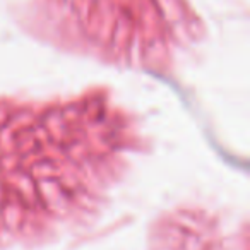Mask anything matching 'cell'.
<instances>
[{
	"label": "cell",
	"instance_id": "obj_1",
	"mask_svg": "<svg viewBox=\"0 0 250 250\" xmlns=\"http://www.w3.org/2000/svg\"><path fill=\"white\" fill-rule=\"evenodd\" d=\"M147 151L141 117L106 87L0 96V250L93 228Z\"/></svg>",
	"mask_w": 250,
	"mask_h": 250
},
{
	"label": "cell",
	"instance_id": "obj_2",
	"mask_svg": "<svg viewBox=\"0 0 250 250\" xmlns=\"http://www.w3.org/2000/svg\"><path fill=\"white\" fill-rule=\"evenodd\" d=\"M151 250H223L225 223L204 206H177L161 212L147 231Z\"/></svg>",
	"mask_w": 250,
	"mask_h": 250
}]
</instances>
